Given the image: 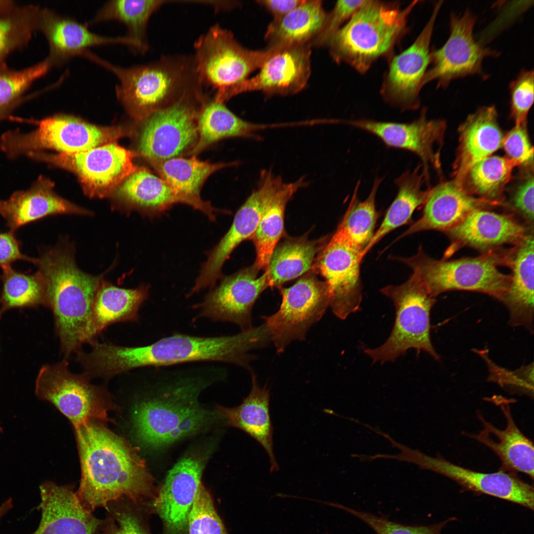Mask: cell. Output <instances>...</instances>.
Returning <instances> with one entry per match:
<instances>
[{"label": "cell", "mask_w": 534, "mask_h": 534, "mask_svg": "<svg viewBox=\"0 0 534 534\" xmlns=\"http://www.w3.org/2000/svg\"><path fill=\"white\" fill-rule=\"evenodd\" d=\"M153 390L139 402L133 422L137 439L158 448L206 427L213 414L201 406L200 393L225 379L226 369L213 363L174 368L152 367Z\"/></svg>", "instance_id": "1"}, {"label": "cell", "mask_w": 534, "mask_h": 534, "mask_svg": "<svg viewBox=\"0 0 534 534\" xmlns=\"http://www.w3.org/2000/svg\"><path fill=\"white\" fill-rule=\"evenodd\" d=\"M75 430L82 470L76 493L88 511L124 497L143 506L152 497L153 478L124 439L98 421Z\"/></svg>", "instance_id": "2"}, {"label": "cell", "mask_w": 534, "mask_h": 534, "mask_svg": "<svg viewBox=\"0 0 534 534\" xmlns=\"http://www.w3.org/2000/svg\"><path fill=\"white\" fill-rule=\"evenodd\" d=\"M268 342L263 325L233 335L199 336L175 333L143 346L106 343L101 348L99 362L103 373L109 378L138 368L193 363H227L250 369L254 356L248 352L264 347Z\"/></svg>", "instance_id": "3"}, {"label": "cell", "mask_w": 534, "mask_h": 534, "mask_svg": "<svg viewBox=\"0 0 534 534\" xmlns=\"http://www.w3.org/2000/svg\"><path fill=\"white\" fill-rule=\"evenodd\" d=\"M45 284L47 306L52 311L62 352L67 358L80 349L101 276L81 270L68 245L48 249L36 264Z\"/></svg>", "instance_id": "4"}, {"label": "cell", "mask_w": 534, "mask_h": 534, "mask_svg": "<svg viewBox=\"0 0 534 534\" xmlns=\"http://www.w3.org/2000/svg\"><path fill=\"white\" fill-rule=\"evenodd\" d=\"M418 2L401 8L396 2L366 0L327 43L332 59L364 74L379 58H390Z\"/></svg>", "instance_id": "5"}, {"label": "cell", "mask_w": 534, "mask_h": 534, "mask_svg": "<svg viewBox=\"0 0 534 534\" xmlns=\"http://www.w3.org/2000/svg\"><path fill=\"white\" fill-rule=\"evenodd\" d=\"M82 56L113 73L119 80L115 88L118 99L139 120L173 103L184 93L199 86L194 63L176 57H166L146 65L122 67L90 52Z\"/></svg>", "instance_id": "6"}, {"label": "cell", "mask_w": 534, "mask_h": 534, "mask_svg": "<svg viewBox=\"0 0 534 534\" xmlns=\"http://www.w3.org/2000/svg\"><path fill=\"white\" fill-rule=\"evenodd\" d=\"M509 250L489 251L476 257L456 260H436L428 256L420 246L417 253L399 257L412 270V274L429 294L436 297L451 290L484 293L500 301L510 284L511 275L501 272L499 266H507Z\"/></svg>", "instance_id": "7"}, {"label": "cell", "mask_w": 534, "mask_h": 534, "mask_svg": "<svg viewBox=\"0 0 534 534\" xmlns=\"http://www.w3.org/2000/svg\"><path fill=\"white\" fill-rule=\"evenodd\" d=\"M380 291L393 302L394 325L384 344L376 348L365 349L364 353L373 363L393 362L410 349H415L418 353L423 351L440 359L430 336V313L435 298L413 274L403 283L387 285Z\"/></svg>", "instance_id": "8"}, {"label": "cell", "mask_w": 534, "mask_h": 534, "mask_svg": "<svg viewBox=\"0 0 534 534\" xmlns=\"http://www.w3.org/2000/svg\"><path fill=\"white\" fill-rule=\"evenodd\" d=\"M68 365L66 360L44 365L36 381L37 397L53 404L75 429L91 421H107L112 407L110 395L103 387L92 384L85 373L71 372Z\"/></svg>", "instance_id": "9"}, {"label": "cell", "mask_w": 534, "mask_h": 534, "mask_svg": "<svg viewBox=\"0 0 534 534\" xmlns=\"http://www.w3.org/2000/svg\"><path fill=\"white\" fill-rule=\"evenodd\" d=\"M38 128L28 134L9 132L0 140V147L10 157L50 149L73 154L114 142L127 134L120 127H101L68 116H56L38 123Z\"/></svg>", "instance_id": "10"}, {"label": "cell", "mask_w": 534, "mask_h": 534, "mask_svg": "<svg viewBox=\"0 0 534 534\" xmlns=\"http://www.w3.org/2000/svg\"><path fill=\"white\" fill-rule=\"evenodd\" d=\"M194 71L200 86L215 89L229 87L248 79L259 69L268 49L251 50L240 44L230 31L216 24L195 42Z\"/></svg>", "instance_id": "11"}, {"label": "cell", "mask_w": 534, "mask_h": 534, "mask_svg": "<svg viewBox=\"0 0 534 534\" xmlns=\"http://www.w3.org/2000/svg\"><path fill=\"white\" fill-rule=\"evenodd\" d=\"M204 96L199 87L184 93L144 120L138 149L148 160L177 157L190 150L198 138L197 118Z\"/></svg>", "instance_id": "12"}, {"label": "cell", "mask_w": 534, "mask_h": 534, "mask_svg": "<svg viewBox=\"0 0 534 534\" xmlns=\"http://www.w3.org/2000/svg\"><path fill=\"white\" fill-rule=\"evenodd\" d=\"M280 292L282 302L278 310L262 317L278 353L294 340H305L309 329L324 314L330 301L326 282L312 274L281 288Z\"/></svg>", "instance_id": "13"}, {"label": "cell", "mask_w": 534, "mask_h": 534, "mask_svg": "<svg viewBox=\"0 0 534 534\" xmlns=\"http://www.w3.org/2000/svg\"><path fill=\"white\" fill-rule=\"evenodd\" d=\"M27 155L74 173L90 196L107 195L138 168L133 163L136 154L114 142L73 154L31 152Z\"/></svg>", "instance_id": "14"}, {"label": "cell", "mask_w": 534, "mask_h": 534, "mask_svg": "<svg viewBox=\"0 0 534 534\" xmlns=\"http://www.w3.org/2000/svg\"><path fill=\"white\" fill-rule=\"evenodd\" d=\"M283 183L281 177L271 171L261 172L258 187L237 211L227 232L207 253V259L201 266L189 296L207 287L213 288L222 277L224 262L241 242L253 238L268 203Z\"/></svg>", "instance_id": "15"}, {"label": "cell", "mask_w": 534, "mask_h": 534, "mask_svg": "<svg viewBox=\"0 0 534 534\" xmlns=\"http://www.w3.org/2000/svg\"><path fill=\"white\" fill-rule=\"evenodd\" d=\"M311 45L268 47V55L253 77L232 86L218 89L221 103L246 92L260 91L267 95L297 93L306 86L311 73Z\"/></svg>", "instance_id": "16"}, {"label": "cell", "mask_w": 534, "mask_h": 534, "mask_svg": "<svg viewBox=\"0 0 534 534\" xmlns=\"http://www.w3.org/2000/svg\"><path fill=\"white\" fill-rule=\"evenodd\" d=\"M362 252L360 248L335 232L321 246L317 258L315 268L328 285L329 306L341 319H346L360 308Z\"/></svg>", "instance_id": "17"}, {"label": "cell", "mask_w": 534, "mask_h": 534, "mask_svg": "<svg viewBox=\"0 0 534 534\" xmlns=\"http://www.w3.org/2000/svg\"><path fill=\"white\" fill-rule=\"evenodd\" d=\"M476 20L469 9L451 15L449 37L443 46L431 52V67L424 86L436 81L437 88H445L455 79L482 74L484 59L498 55L475 40L473 32Z\"/></svg>", "instance_id": "18"}, {"label": "cell", "mask_w": 534, "mask_h": 534, "mask_svg": "<svg viewBox=\"0 0 534 534\" xmlns=\"http://www.w3.org/2000/svg\"><path fill=\"white\" fill-rule=\"evenodd\" d=\"M398 455L400 461L415 464L420 468L447 477L464 489L515 503L534 510V490L516 473L499 470L482 473L456 465L440 455L430 456L417 449L402 446Z\"/></svg>", "instance_id": "19"}, {"label": "cell", "mask_w": 534, "mask_h": 534, "mask_svg": "<svg viewBox=\"0 0 534 534\" xmlns=\"http://www.w3.org/2000/svg\"><path fill=\"white\" fill-rule=\"evenodd\" d=\"M442 1L434 4L427 24L406 49L390 58L380 89L383 99L401 110H412L420 105L419 93L431 61L430 43Z\"/></svg>", "instance_id": "20"}, {"label": "cell", "mask_w": 534, "mask_h": 534, "mask_svg": "<svg viewBox=\"0 0 534 534\" xmlns=\"http://www.w3.org/2000/svg\"><path fill=\"white\" fill-rule=\"evenodd\" d=\"M258 271L252 266L222 277L220 284L211 289L202 302L193 306L199 312L192 321L205 318L234 323L241 331L252 328V308L260 295L269 286L267 270L259 277Z\"/></svg>", "instance_id": "21"}, {"label": "cell", "mask_w": 534, "mask_h": 534, "mask_svg": "<svg viewBox=\"0 0 534 534\" xmlns=\"http://www.w3.org/2000/svg\"><path fill=\"white\" fill-rule=\"evenodd\" d=\"M338 123L366 131L377 136L388 147L414 153L422 161L426 178L429 164L435 168L440 167V153L435 147L441 146L445 126L443 121L427 119L425 110L417 119L409 123L359 119L338 120Z\"/></svg>", "instance_id": "22"}, {"label": "cell", "mask_w": 534, "mask_h": 534, "mask_svg": "<svg viewBox=\"0 0 534 534\" xmlns=\"http://www.w3.org/2000/svg\"><path fill=\"white\" fill-rule=\"evenodd\" d=\"M206 454L184 456L169 471L154 500V507L168 528L182 530L203 485L202 473Z\"/></svg>", "instance_id": "23"}, {"label": "cell", "mask_w": 534, "mask_h": 534, "mask_svg": "<svg viewBox=\"0 0 534 534\" xmlns=\"http://www.w3.org/2000/svg\"><path fill=\"white\" fill-rule=\"evenodd\" d=\"M533 232L510 214L478 208L445 233L453 241L450 251L468 246L485 253L505 244L516 245Z\"/></svg>", "instance_id": "24"}, {"label": "cell", "mask_w": 534, "mask_h": 534, "mask_svg": "<svg viewBox=\"0 0 534 534\" xmlns=\"http://www.w3.org/2000/svg\"><path fill=\"white\" fill-rule=\"evenodd\" d=\"M41 518L37 529L29 534H95L103 520L96 517L81 503L69 486L51 482L40 486Z\"/></svg>", "instance_id": "25"}, {"label": "cell", "mask_w": 534, "mask_h": 534, "mask_svg": "<svg viewBox=\"0 0 534 534\" xmlns=\"http://www.w3.org/2000/svg\"><path fill=\"white\" fill-rule=\"evenodd\" d=\"M497 202L477 198L457 181L445 182L428 190L422 216L394 241L422 231L446 232L472 211Z\"/></svg>", "instance_id": "26"}, {"label": "cell", "mask_w": 534, "mask_h": 534, "mask_svg": "<svg viewBox=\"0 0 534 534\" xmlns=\"http://www.w3.org/2000/svg\"><path fill=\"white\" fill-rule=\"evenodd\" d=\"M38 29L45 36L50 52L47 57L52 65L81 56L89 47L108 44H123L133 49L134 43L126 36L110 37L90 31L87 25L48 9H41Z\"/></svg>", "instance_id": "27"}, {"label": "cell", "mask_w": 534, "mask_h": 534, "mask_svg": "<svg viewBox=\"0 0 534 534\" xmlns=\"http://www.w3.org/2000/svg\"><path fill=\"white\" fill-rule=\"evenodd\" d=\"M506 420L504 429L497 428L478 416L483 429L473 439L491 450L499 458V470L516 473L521 472L534 478V449L533 442L519 429L513 419L507 400L495 399Z\"/></svg>", "instance_id": "28"}, {"label": "cell", "mask_w": 534, "mask_h": 534, "mask_svg": "<svg viewBox=\"0 0 534 534\" xmlns=\"http://www.w3.org/2000/svg\"><path fill=\"white\" fill-rule=\"evenodd\" d=\"M52 187L50 181L41 178L28 190L16 191L8 199L0 201V214L9 230L15 232L22 226L49 215L90 214L57 196Z\"/></svg>", "instance_id": "29"}, {"label": "cell", "mask_w": 534, "mask_h": 534, "mask_svg": "<svg viewBox=\"0 0 534 534\" xmlns=\"http://www.w3.org/2000/svg\"><path fill=\"white\" fill-rule=\"evenodd\" d=\"M459 144L455 163V181L463 185L469 170L502 146L503 135L494 106L480 108L460 127Z\"/></svg>", "instance_id": "30"}, {"label": "cell", "mask_w": 534, "mask_h": 534, "mask_svg": "<svg viewBox=\"0 0 534 534\" xmlns=\"http://www.w3.org/2000/svg\"><path fill=\"white\" fill-rule=\"evenodd\" d=\"M252 388L249 395L239 405L218 408V415L225 425L243 431L255 439L265 450L269 457L270 471L279 470L273 450V428L269 413L270 392L267 386H259L252 373Z\"/></svg>", "instance_id": "31"}, {"label": "cell", "mask_w": 534, "mask_h": 534, "mask_svg": "<svg viewBox=\"0 0 534 534\" xmlns=\"http://www.w3.org/2000/svg\"><path fill=\"white\" fill-rule=\"evenodd\" d=\"M149 290V286L144 284L134 289L121 288L101 278L83 337V344L94 340L106 327L114 323L138 321L139 309L148 298Z\"/></svg>", "instance_id": "32"}, {"label": "cell", "mask_w": 534, "mask_h": 534, "mask_svg": "<svg viewBox=\"0 0 534 534\" xmlns=\"http://www.w3.org/2000/svg\"><path fill=\"white\" fill-rule=\"evenodd\" d=\"M533 232L511 248L508 266L512 269L509 289L502 300L513 326H523L533 332L534 320Z\"/></svg>", "instance_id": "33"}, {"label": "cell", "mask_w": 534, "mask_h": 534, "mask_svg": "<svg viewBox=\"0 0 534 534\" xmlns=\"http://www.w3.org/2000/svg\"><path fill=\"white\" fill-rule=\"evenodd\" d=\"M163 178L174 189L191 199L210 220L215 221L221 210L200 196L201 189L210 176L222 168L237 165L236 162L211 163L201 161L196 156L190 158L174 157L166 160H148Z\"/></svg>", "instance_id": "34"}, {"label": "cell", "mask_w": 534, "mask_h": 534, "mask_svg": "<svg viewBox=\"0 0 534 534\" xmlns=\"http://www.w3.org/2000/svg\"><path fill=\"white\" fill-rule=\"evenodd\" d=\"M118 193L130 207L150 217L161 215L178 203L186 204L201 211L196 203L144 168H138L120 184Z\"/></svg>", "instance_id": "35"}, {"label": "cell", "mask_w": 534, "mask_h": 534, "mask_svg": "<svg viewBox=\"0 0 534 534\" xmlns=\"http://www.w3.org/2000/svg\"><path fill=\"white\" fill-rule=\"evenodd\" d=\"M284 124L252 123L239 118L224 103L208 100L204 96L197 118L198 138L187 153L196 156L211 144L224 138L247 137L260 139L256 132Z\"/></svg>", "instance_id": "36"}, {"label": "cell", "mask_w": 534, "mask_h": 534, "mask_svg": "<svg viewBox=\"0 0 534 534\" xmlns=\"http://www.w3.org/2000/svg\"><path fill=\"white\" fill-rule=\"evenodd\" d=\"M327 15L321 0H304L269 24L265 35L268 47L311 45L321 31Z\"/></svg>", "instance_id": "37"}, {"label": "cell", "mask_w": 534, "mask_h": 534, "mask_svg": "<svg viewBox=\"0 0 534 534\" xmlns=\"http://www.w3.org/2000/svg\"><path fill=\"white\" fill-rule=\"evenodd\" d=\"M421 166L413 171H406L395 180L398 187L397 195L388 208L379 227L363 252L367 253L384 237L402 225L411 222L414 211L423 206L428 190L423 191V173L420 172Z\"/></svg>", "instance_id": "38"}, {"label": "cell", "mask_w": 534, "mask_h": 534, "mask_svg": "<svg viewBox=\"0 0 534 534\" xmlns=\"http://www.w3.org/2000/svg\"><path fill=\"white\" fill-rule=\"evenodd\" d=\"M307 184L305 178L284 183L268 203L252 238L256 251L254 266L259 270L268 267L271 256L284 230L286 205L298 189Z\"/></svg>", "instance_id": "39"}, {"label": "cell", "mask_w": 534, "mask_h": 534, "mask_svg": "<svg viewBox=\"0 0 534 534\" xmlns=\"http://www.w3.org/2000/svg\"><path fill=\"white\" fill-rule=\"evenodd\" d=\"M320 247L305 237L288 239L275 247L266 269L269 286L280 287L307 272Z\"/></svg>", "instance_id": "40"}, {"label": "cell", "mask_w": 534, "mask_h": 534, "mask_svg": "<svg viewBox=\"0 0 534 534\" xmlns=\"http://www.w3.org/2000/svg\"><path fill=\"white\" fill-rule=\"evenodd\" d=\"M158 0H113L108 1L97 12L90 23L117 20L127 28L126 36L134 44L136 51L143 53L148 48L146 29L152 15L165 2Z\"/></svg>", "instance_id": "41"}, {"label": "cell", "mask_w": 534, "mask_h": 534, "mask_svg": "<svg viewBox=\"0 0 534 534\" xmlns=\"http://www.w3.org/2000/svg\"><path fill=\"white\" fill-rule=\"evenodd\" d=\"M382 180L379 178L375 179L371 190L364 201L358 197L360 181L357 182L348 208L335 231L363 252L374 235L380 216L376 208V196Z\"/></svg>", "instance_id": "42"}, {"label": "cell", "mask_w": 534, "mask_h": 534, "mask_svg": "<svg viewBox=\"0 0 534 534\" xmlns=\"http://www.w3.org/2000/svg\"><path fill=\"white\" fill-rule=\"evenodd\" d=\"M2 289L0 314L13 308L47 306L45 284L41 273H22L11 265L1 267Z\"/></svg>", "instance_id": "43"}, {"label": "cell", "mask_w": 534, "mask_h": 534, "mask_svg": "<svg viewBox=\"0 0 534 534\" xmlns=\"http://www.w3.org/2000/svg\"><path fill=\"white\" fill-rule=\"evenodd\" d=\"M518 166L507 157L491 156L474 165L467 173L468 192L497 202L504 186L510 180L513 169Z\"/></svg>", "instance_id": "44"}, {"label": "cell", "mask_w": 534, "mask_h": 534, "mask_svg": "<svg viewBox=\"0 0 534 534\" xmlns=\"http://www.w3.org/2000/svg\"><path fill=\"white\" fill-rule=\"evenodd\" d=\"M40 9L13 6L0 14V64L10 52L28 44L38 29Z\"/></svg>", "instance_id": "45"}, {"label": "cell", "mask_w": 534, "mask_h": 534, "mask_svg": "<svg viewBox=\"0 0 534 534\" xmlns=\"http://www.w3.org/2000/svg\"><path fill=\"white\" fill-rule=\"evenodd\" d=\"M141 508L126 497L109 503L100 534H148L140 516Z\"/></svg>", "instance_id": "46"}, {"label": "cell", "mask_w": 534, "mask_h": 534, "mask_svg": "<svg viewBox=\"0 0 534 534\" xmlns=\"http://www.w3.org/2000/svg\"><path fill=\"white\" fill-rule=\"evenodd\" d=\"M52 64L47 58L31 67L13 70L0 64V109L17 99L36 80L49 70Z\"/></svg>", "instance_id": "47"}, {"label": "cell", "mask_w": 534, "mask_h": 534, "mask_svg": "<svg viewBox=\"0 0 534 534\" xmlns=\"http://www.w3.org/2000/svg\"><path fill=\"white\" fill-rule=\"evenodd\" d=\"M189 534H227L212 498L202 485L188 516Z\"/></svg>", "instance_id": "48"}, {"label": "cell", "mask_w": 534, "mask_h": 534, "mask_svg": "<svg viewBox=\"0 0 534 534\" xmlns=\"http://www.w3.org/2000/svg\"><path fill=\"white\" fill-rule=\"evenodd\" d=\"M327 504L343 510L360 519L376 534H441L442 528L450 519L429 526H408L342 504L334 503H327Z\"/></svg>", "instance_id": "49"}, {"label": "cell", "mask_w": 534, "mask_h": 534, "mask_svg": "<svg viewBox=\"0 0 534 534\" xmlns=\"http://www.w3.org/2000/svg\"><path fill=\"white\" fill-rule=\"evenodd\" d=\"M534 71L522 70L509 85L510 112L516 124L526 122L534 102Z\"/></svg>", "instance_id": "50"}, {"label": "cell", "mask_w": 534, "mask_h": 534, "mask_svg": "<svg viewBox=\"0 0 534 534\" xmlns=\"http://www.w3.org/2000/svg\"><path fill=\"white\" fill-rule=\"evenodd\" d=\"M366 0L337 1L327 13L324 26L311 45H326L332 37L350 19Z\"/></svg>", "instance_id": "51"}, {"label": "cell", "mask_w": 534, "mask_h": 534, "mask_svg": "<svg viewBox=\"0 0 534 534\" xmlns=\"http://www.w3.org/2000/svg\"><path fill=\"white\" fill-rule=\"evenodd\" d=\"M502 146L507 157L515 161L518 166L533 163L534 149L527 133L526 123L516 124L504 136Z\"/></svg>", "instance_id": "52"}, {"label": "cell", "mask_w": 534, "mask_h": 534, "mask_svg": "<svg viewBox=\"0 0 534 534\" xmlns=\"http://www.w3.org/2000/svg\"><path fill=\"white\" fill-rule=\"evenodd\" d=\"M490 375L489 380L504 387H511L533 395V365L521 368L515 371H510L496 365L490 360L487 362Z\"/></svg>", "instance_id": "53"}, {"label": "cell", "mask_w": 534, "mask_h": 534, "mask_svg": "<svg viewBox=\"0 0 534 534\" xmlns=\"http://www.w3.org/2000/svg\"><path fill=\"white\" fill-rule=\"evenodd\" d=\"M515 210L526 221L528 225L533 227L534 222V178L529 175L519 185L513 198Z\"/></svg>", "instance_id": "54"}, {"label": "cell", "mask_w": 534, "mask_h": 534, "mask_svg": "<svg viewBox=\"0 0 534 534\" xmlns=\"http://www.w3.org/2000/svg\"><path fill=\"white\" fill-rule=\"evenodd\" d=\"M18 260L31 262L35 265L37 258L25 255L21 250L20 241L15 235V232L9 230L0 232V267L11 265Z\"/></svg>", "instance_id": "55"}, {"label": "cell", "mask_w": 534, "mask_h": 534, "mask_svg": "<svg viewBox=\"0 0 534 534\" xmlns=\"http://www.w3.org/2000/svg\"><path fill=\"white\" fill-rule=\"evenodd\" d=\"M304 0H259L257 2L266 9L273 16L280 18L303 2Z\"/></svg>", "instance_id": "56"}, {"label": "cell", "mask_w": 534, "mask_h": 534, "mask_svg": "<svg viewBox=\"0 0 534 534\" xmlns=\"http://www.w3.org/2000/svg\"><path fill=\"white\" fill-rule=\"evenodd\" d=\"M14 6L11 1L0 0V14Z\"/></svg>", "instance_id": "57"}, {"label": "cell", "mask_w": 534, "mask_h": 534, "mask_svg": "<svg viewBox=\"0 0 534 534\" xmlns=\"http://www.w3.org/2000/svg\"><path fill=\"white\" fill-rule=\"evenodd\" d=\"M6 107H7V106H6ZM5 107H6L0 109V118L2 117V116L3 115H4V112H5Z\"/></svg>", "instance_id": "58"}, {"label": "cell", "mask_w": 534, "mask_h": 534, "mask_svg": "<svg viewBox=\"0 0 534 534\" xmlns=\"http://www.w3.org/2000/svg\"><path fill=\"white\" fill-rule=\"evenodd\" d=\"M5 515V514L4 511L3 510H2V509H0V520L2 518V517Z\"/></svg>", "instance_id": "59"}]
</instances>
